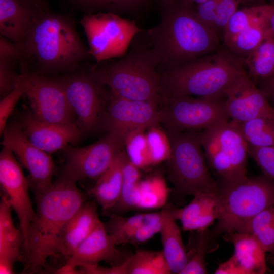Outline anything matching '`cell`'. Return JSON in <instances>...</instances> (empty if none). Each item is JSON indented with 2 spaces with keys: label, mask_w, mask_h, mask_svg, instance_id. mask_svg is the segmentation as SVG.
Instances as JSON below:
<instances>
[{
  "label": "cell",
  "mask_w": 274,
  "mask_h": 274,
  "mask_svg": "<svg viewBox=\"0 0 274 274\" xmlns=\"http://www.w3.org/2000/svg\"><path fill=\"white\" fill-rule=\"evenodd\" d=\"M219 1L206 0L195 6L196 12L199 19L213 30Z\"/></svg>",
  "instance_id": "f6af8a7d"
},
{
  "label": "cell",
  "mask_w": 274,
  "mask_h": 274,
  "mask_svg": "<svg viewBox=\"0 0 274 274\" xmlns=\"http://www.w3.org/2000/svg\"><path fill=\"white\" fill-rule=\"evenodd\" d=\"M100 222L96 203L94 201L85 202L65 228L60 254L69 258Z\"/></svg>",
  "instance_id": "7402d4cb"
},
{
  "label": "cell",
  "mask_w": 274,
  "mask_h": 274,
  "mask_svg": "<svg viewBox=\"0 0 274 274\" xmlns=\"http://www.w3.org/2000/svg\"><path fill=\"white\" fill-rule=\"evenodd\" d=\"M172 273L162 251L139 250L127 259L126 274Z\"/></svg>",
  "instance_id": "4dcf8cb0"
},
{
  "label": "cell",
  "mask_w": 274,
  "mask_h": 274,
  "mask_svg": "<svg viewBox=\"0 0 274 274\" xmlns=\"http://www.w3.org/2000/svg\"><path fill=\"white\" fill-rule=\"evenodd\" d=\"M270 6L261 17L224 45L242 58L248 56L270 35L267 17Z\"/></svg>",
  "instance_id": "83f0119b"
},
{
  "label": "cell",
  "mask_w": 274,
  "mask_h": 274,
  "mask_svg": "<svg viewBox=\"0 0 274 274\" xmlns=\"http://www.w3.org/2000/svg\"><path fill=\"white\" fill-rule=\"evenodd\" d=\"M24 95L23 87L19 79L18 75L14 89L0 102V134L3 135L7 125V120L22 95Z\"/></svg>",
  "instance_id": "ab89813d"
},
{
  "label": "cell",
  "mask_w": 274,
  "mask_h": 274,
  "mask_svg": "<svg viewBox=\"0 0 274 274\" xmlns=\"http://www.w3.org/2000/svg\"><path fill=\"white\" fill-rule=\"evenodd\" d=\"M267 6L257 5L238 9L230 18L225 28L223 37L224 44L261 17L265 13Z\"/></svg>",
  "instance_id": "836d02e7"
},
{
  "label": "cell",
  "mask_w": 274,
  "mask_h": 274,
  "mask_svg": "<svg viewBox=\"0 0 274 274\" xmlns=\"http://www.w3.org/2000/svg\"><path fill=\"white\" fill-rule=\"evenodd\" d=\"M164 219V211L162 209V216L152 221L148 222L139 228L133 234L128 244L138 245L150 239L154 235L160 233Z\"/></svg>",
  "instance_id": "7bdbcfd3"
},
{
  "label": "cell",
  "mask_w": 274,
  "mask_h": 274,
  "mask_svg": "<svg viewBox=\"0 0 274 274\" xmlns=\"http://www.w3.org/2000/svg\"><path fill=\"white\" fill-rule=\"evenodd\" d=\"M18 45L22 55L33 58L41 68L47 71L73 70L90 55L73 22L56 14L37 16Z\"/></svg>",
  "instance_id": "277c9868"
},
{
  "label": "cell",
  "mask_w": 274,
  "mask_h": 274,
  "mask_svg": "<svg viewBox=\"0 0 274 274\" xmlns=\"http://www.w3.org/2000/svg\"><path fill=\"white\" fill-rule=\"evenodd\" d=\"M270 260V263L272 265L273 267V269H274V258H271ZM273 273H274V270H273Z\"/></svg>",
  "instance_id": "11a10c76"
},
{
  "label": "cell",
  "mask_w": 274,
  "mask_h": 274,
  "mask_svg": "<svg viewBox=\"0 0 274 274\" xmlns=\"http://www.w3.org/2000/svg\"><path fill=\"white\" fill-rule=\"evenodd\" d=\"M168 195V189L159 177L141 180L139 187L138 209H152L163 207Z\"/></svg>",
  "instance_id": "d6a6232c"
},
{
  "label": "cell",
  "mask_w": 274,
  "mask_h": 274,
  "mask_svg": "<svg viewBox=\"0 0 274 274\" xmlns=\"http://www.w3.org/2000/svg\"><path fill=\"white\" fill-rule=\"evenodd\" d=\"M262 89L274 102V76L261 84Z\"/></svg>",
  "instance_id": "681fc988"
},
{
  "label": "cell",
  "mask_w": 274,
  "mask_h": 274,
  "mask_svg": "<svg viewBox=\"0 0 274 274\" xmlns=\"http://www.w3.org/2000/svg\"><path fill=\"white\" fill-rule=\"evenodd\" d=\"M76 266L68 261L66 263L55 271V273L59 274H79L81 273V270H78Z\"/></svg>",
  "instance_id": "f907efd6"
},
{
  "label": "cell",
  "mask_w": 274,
  "mask_h": 274,
  "mask_svg": "<svg viewBox=\"0 0 274 274\" xmlns=\"http://www.w3.org/2000/svg\"><path fill=\"white\" fill-rule=\"evenodd\" d=\"M261 1V0H244V3H249V2H254V1ZM270 1H274V0H270Z\"/></svg>",
  "instance_id": "db71d44e"
},
{
  "label": "cell",
  "mask_w": 274,
  "mask_h": 274,
  "mask_svg": "<svg viewBox=\"0 0 274 274\" xmlns=\"http://www.w3.org/2000/svg\"><path fill=\"white\" fill-rule=\"evenodd\" d=\"M248 76L243 58L225 45L216 52L161 74L164 98L189 96L224 101Z\"/></svg>",
  "instance_id": "3957f363"
},
{
  "label": "cell",
  "mask_w": 274,
  "mask_h": 274,
  "mask_svg": "<svg viewBox=\"0 0 274 274\" xmlns=\"http://www.w3.org/2000/svg\"><path fill=\"white\" fill-rule=\"evenodd\" d=\"M184 2H186L187 3H190L192 4H196L198 5L199 4H201L203 3V2L206 1V0H179Z\"/></svg>",
  "instance_id": "f5cc1de1"
},
{
  "label": "cell",
  "mask_w": 274,
  "mask_h": 274,
  "mask_svg": "<svg viewBox=\"0 0 274 274\" xmlns=\"http://www.w3.org/2000/svg\"><path fill=\"white\" fill-rule=\"evenodd\" d=\"M140 170L130 161L127 156L123 167V182L120 197L109 214H118L138 209L139 187L141 180Z\"/></svg>",
  "instance_id": "f546056e"
},
{
  "label": "cell",
  "mask_w": 274,
  "mask_h": 274,
  "mask_svg": "<svg viewBox=\"0 0 274 274\" xmlns=\"http://www.w3.org/2000/svg\"><path fill=\"white\" fill-rule=\"evenodd\" d=\"M164 219L160 232L165 260L172 273L180 274L188 260L181 230L167 206L163 209Z\"/></svg>",
  "instance_id": "484cf974"
},
{
  "label": "cell",
  "mask_w": 274,
  "mask_h": 274,
  "mask_svg": "<svg viewBox=\"0 0 274 274\" xmlns=\"http://www.w3.org/2000/svg\"><path fill=\"white\" fill-rule=\"evenodd\" d=\"M248 154L261 169L266 177L274 181V146H248Z\"/></svg>",
  "instance_id": "f35d334b"
},
{
  "label": "cell",
  "mask_w": 274,
  "mask_h": 274,
  "mask_svg": "<svg viewBox=\"0 0 274 274\" xmlns=\"http://www.w3.org/2000/svg\"><path fill=\"white\" fill-rule=\"evenodd\" d=\"M12 209L5 196L0 203V269L6 273L13 271L14 264L21 260L20 250L23 248V238L20 229L14 225Z\"/></svg>",
  "instance_id": "44dd1931"
},
{
  "label": "cell",
  "mask_w": 274,
  "mask_h": 274,
  "mask_svg": "<svg viewBox=\"0 0 274 274\" xmlns=\"http://www.w3.org/2000/svg\"><path fill=\"white\" fill-rule=\"evenodd\" d=\"M36 210L23 248V272H41L47 260L60 254L63 233L85 202L76 182L61 175L45 191L35 195Z\"/></svg>",
  "instance_id": "6da1fadb"
},
{
  "label": "cell",
  "mask_w": 274,
  "mask_h": 274,
  "mask_svg": "<svg viewBox=\"0 0 274 274\" xmlns=\"http://www.w3.org/2000/svg\"><path fill=\"white\" fill-rule=\"evenodd\" d=\"M80 23L88 40L90 54L97 63L123 56L141 31L135 21L110 12L87 15Z\"/></svg>",
  "instance_id": "9c48e42d"
},
{
  "label": "cell",
  "mask_w": 274,
  "mask_h": 274,
  "mask_svg": "<svg viewBox=\"0 0 274 274\" xmlns=\"http://www.w3.org/2000/svg\"><path fill=\"white\" fill-rule=\"evenodd\" d=\"M273 206H274V202H273Z\"/></svg>",
  "instance_id": "6f0895ef"
},
{
  "label": "cell",
  "mask_w": 274,
  "mask_h": 274,
  "mask_svg": "<svg viewBox=\"0 0 274 274\" xmlns=\"http://www.w3.org/2000/svg\"><path fill=\"white\" fill-rule=\"evenodd\" d=\"M244 60L247 74L256 85L274 76V38L268 36Z\"/></svg>",
  "instance_id": "4316f807"
},
{
  "label": "cell",
  "mask_w": 274,
  "mask_h": 274,
  "mask_svg": "<svg viewBox=\"0 0 274 274\" xmlns=\"http://www.w3.org/2000/svg\"><path fill=\"white\" fill-rule=\"evenodd\" d=\"M274 223V206L261 211L253 217L240 232L254 235L265 227Z\"/></svg>",
  "instance_id": "b9f144b4"
},
{
  "label": "cell",
  "mask_w": 274,
  "mask_h": 274,
  "mask_svg": "<svg viewBox=\"0 0 274 274\" xmlns=\"http://www.w3.org/2000/svg\"><path fill=\"white\" fill-rule=\"evenodd\" d=\"M161 121L166 131H201L228 121L224 101L189 96L164 98Z\"/></svg>",
  "instance_id": "30bf717a"
},
{
  "label": "cell",
  "mask_w": 274,
  "mask_h": 274,
  "mask_svg": "<svg viewBox=\"0 0 274 274\" xmlns=\"http://www.w3.org/2000/svg\"><path fill=\"white\" fill-rule=\"evenodd\" d=\"M68 103L76 117V123L83 133L102 126L111 95L106 87L91 71L72 75L61 79Z\"/></svg>",
  "instance_id": "8fae6325"
},
{
  "label": "cell",
  "mask_w": 274,
  "mask_h": 274,
  "mask_svg": "<svg viewBox=\"0 0 274 274\" xmlns=\"http://www.w3.org/2000/svg\"><path fill=\"white\" fill-rule=\"evenodd\" d=\"M145 131H138L131 134L125 143L126 153L128 159L140 169L154 165Z\"/></svg>",
  "instance_id": "8d00e7d4"
},
{
  "label": "cell",
  "mask_w": 274,
  "mask_h": 274,
  "mask_svg": "<svg viewBox=\"0 0 274 274\" xmlns=\"http://www.w3.org/2000/svg\"><path fill=\"white\" fill-rule=\"evenodd\" d=\"M268 97L247 76L228 92L224 101L227 116L237 122L259 117L274 119V108Z\"/></svg>",
  "instance_id": "e0dca14e"
},
{
  "label": "cell",
  "mask_w": 274,
  "mask_h": 274,
  "mask_svg": "<svg viewBox=\"0 0 274 274\" xmlns=\"http://www.w3.org/2000/svg\"><path fill=\"white\" fill-rule=\"evenodd\" d=\"M161 121V109L158 104L127 99L111 93L102 126L125 143L131 134L145 131Z\"/></svg>",
  "instance_id": "9a60e30c"
},
{
  "label": "cell",
  "mask_w": 274,
  "mask_h": 274,
  "mask_svg": "<svg viewBox=\"0 0 274 274\" xmlns=\"http://www.w3.org/2000/svg\"><path fill=\"white\" fill-rule=\"evenodd\" d=\"M236 122L248 146L256 147L274 146V119L259 117Z\"/></svg>",
  "instance_id": "1f68e13d"
},
{
  "label": "cell",
  "mask_w": 274,
  "mask_h": 274,
  "mask_svg": "<svg viewBox=\"0 0 274 274\" xmlns=\"http://www.w3.org/2000/svg\"><path fill=\"white\" fill-rule=\"evenodd\" d=\"M117 246L113 237L108 233L105 224L101 221L67 261L81 268L97 265L101 261L112 266L119 265L129 256L124 258Z\"/></svg>",
  "instance_id": "d6986e66"
},
{
  "label": "cell",
  "mask_w": 274,
  "mask_h": 274,
  "mask_svg": "<svg viewBox=\"0 0 274 274\" xmlns=\"http://www.w3.org/2000/svg\"><path fill=\"white\" fill-rule=\"evenodd\" d=\"M253 236L263 249L274 254V223L265 227Z\"/></svg>",
  "instance_id": "7dc6e473"
},
{
  "label": "cell",
  "mask_w": 274,
  "mask_h": 274,
  "mask_svg": "<svg viewBox=\"0 0 274 274\" xmlns=\"http://www.w3.org/2000/svg\"><path fill=\"white\" fill-rule=\"evenodd\" d=\"M18 123L29 141L49 154L79 141L83 134L76 123L59 124L42 121L31 111L24 113Z\"/></svg>",
  "instance_id": "ac0fdd59"
},
{
  "label": "cell",
  "mask_w": 274,
  "mask_h": 274,
  "mask_svg": "<svg viewBox=\"0 0 274 274\" xmlns=\"http://www.w3.org/2000/svg\"><path fill=\"white\" fill-rule=\"evenodd\" d=\"M37 17L21 0H0L1 35L21 44Z\"/></svg>",
  "instance_id": "603a6c76"
},
{
  "label": "cell",
  "mask_w": 274,
  "mask_h": 274,
  "mask_svg": "<svg viewBox=\"0 0 274 274\" xmlns=\"http://www.w3.org/2000/svg\"><path fill=\"white\" fill-rule=\"evenodd\" d=\"M2 135L3 146L11 150L28 172L30 187L35 195L50 187L55 167L50 154L33 145L18 122L8 124Z\"/></svg>",
  "instance_id": "5bb4252c"
},
{
  "label": "cell",
  "mask_w": 274,
  "mask_h": 274,
  "mask_svg": "<svg viewBox=\"0 0 274 274\" xmlns=\"http://www.w3.org/2000/svg\"><path fill=\"white\" fill-rule=\"evenodd\" d=\"M244 0H220L213 30L219 39L223 37L224 30L229 19L238 10Z\"/></svg>",
  "instance_id": "60d3db41"
},
{
  "label": "cell",
  "mask_w": 274,
  "mask_h": 274,
  "mask_svg": "<svg viewBox=\"0 0 274 274\" xmlns=\"http://www.w3.org/2000/svg\"><path fill=\"white\" fill-rule=\"evenodd\" d=\"M210 232L209 228L197 231L195 246L188 252V260L180 274L208 273L206 254L209 252Z\"/></svg>",
  "instance_id": "e575fe53"
},
{
  "label": "cell",
  "mask_w": 274,
  "mask_h": 274,
  "mask_svg": "<svg viewBox=\"0 0 274 274\" xmlns=\"http://www.w3.org/2000/svg\"><path fill=\"white\" fill-rule=\"evenodd\" d=\"M133 40L130 50L120 59L91 71L112 95L159 105L164 98L159 58L150 45Z\"/></svg>",
  "instance_id": "5b68a950"
},
{
  "label": "cell",
  "mask_w": 274,
  "mask_h": 274,
  "mask_svg": "<svg viewBox=\"0 0 274 274\" xmlns=\"http://www.w3.org/2000/svg\"><path fill=\"white\" fill-rule=\"evenodd\" d=\"M268 22L271 37L274 38V5H270L268 13Z\"/></svg>",
  "instance_id": "816d5d0a"
},
{
  "label": "cell",
  "mask_w": 274,
  "mask_h": 274,
  "mask_svg": "<svg viewBox=\"0 0 274 274\" xmlns=\"http://www.w3.org/2000/svg\"><path fill=\"white\" fill-rule=\"evenodd\" d=\"M171 153L166 161L168 178L174 186V196L218 194L219 184L211 176L203 152L201 131H166Z\"/></svg>",
  "instance_id": "52a82bcc"
},
{
  "label": "cell",
  "mask_w": 274,
  "mask_h": 274,
  "mask_svg": "<svg viewBox=\"0 0 274 274\" xmlns=\"http://www.w3.org/2000/svg\"><path fill=\"white\" fill-rule=\"evenodd\" d=\"M220 215L210 232L211 249L222 234L240 232L258 213L274 202V181L267 177L247 176L226 180L219 185Z\"/></svg>",
  "instance_id": "8992f818"
},
{
  "label": "cell",
  "mask_w": 274,
  "mask_h": 274,
  "mask_svg": "<svg viewBox=\"0 0 274 274\" xmlns=\"http://www.w3.org/2000/svg\"><path fill=\"white\" fill-rule=\"evenodd\" d=\"M28 98L31 112L38 119L54 123H76L61 79L23 71L18 75Z\"/></svg>",
  "instance_id": "7c38bea8"
},
{
  "label": "cell",
  "mask_w": 274,
  "mask_h": 274,
  "mask_svg": "<svg viewBox=\"0 0 274 274\" xmlns=\"http://www.w3.org/2000/svg\"><path fill=\"white\" fill-rule=\"evenodd\" d=\"M161 5L160 22L147 31L158 70L169 71L220 48V39L199 19L195 5L179 0Z\"/></svg>",
  "instance_id": "7a4b0ae2"
},
{
  "label": "cell",
  "mask_w": 274,
  "mask_h": 274,
  "mask_svg": "<svg viewBox=\"0 0 274 274\" xmlns=\"http://www.w3.org/2000/svg\"><path fill=\"white\" fill-rule=\"evenodd\" d=\"M174 0H160L161 3H167Z\"/></svg>",
  "instance_id": "9f6ffc18"
},
{
  "label": "cell",
  "mask_w": 274,
  "mask_h": 274,
  "mask_svg": "<svg viewBox=\"0 0 274 274\" xmlns=\"http://www.w3.org/2000/svg\"><path fill=\"white\" fill-rule=\"evenodd\" d=\"M183 208L167 206L171 215L180 222L184 231H200L208 229L220 215L218 194H202Z\"/></svg>",
  "instance_id": "ffe728a7"
},
{
  "label": "cell",
  "mask_w": 274,
  "mask_h": 274,
  "mask_svg": "<svg viewBox=\"0 0 274 274\" xmlns=\"http://www.w3.org/2000/svg\"><path fill=\"white\" fill-rule=\"evenodd\" d=\"M216 274H243L234 259L230 257L227 261L219 265L215 271Z\"/></svg>",
  "instance_id": "c3c4849f"
},
{
  "label": "cell",
  "mask_w": 274,
  "mask_h": 274,
  "mask_svg": "<svg viewBox=\"0 0 274 274\" xmlns=\"http://www.w3.org/2000/svg\"><path fill=\"white\" fill-rule=\"evenodd\" d=\"M126 157V153L123 150L88 191V195L95 200L106 213H110L119 199Z\"/></svg>",
  "instance_id": "d4e9b609"
},
{
  "label": "cell",
  "mask_w": 274,
  "mask_h": 274,
  "mask_svg": "<svg viewBox=\"0 0 274 274\" xmlns=\"http://www.w3.org/2000/svg\"><path fill=\"white\" fill-rule=\"evenodd\" d=\"M162 210L159 212L136 214L130 217H123L111 214L108 221L104 223L108 233L114 238L117 245L128 244L136 230L143 225L160 218Z\"/></svg>",
  "instance_id": "f1b7e54d"
},
{
  "label": "cell",
  "mask_w": 274,
  "mask_h": 274,
  "mask_svg": "<svg viewBox=\"0 0 274 274\" xmlns=\"http://www.w3.org/2000/svg\"><path fill=\"white\" fill-rule=\"evenodd\" d=\"M0 183L4 196L18 218L24 248L35 215L29 194L30 184L14 154L5 146L0 153Z\"/></svg>",
  "instance_id": "2e32d148"
},
{
  "label": "cell",
  "mask_w": 274,
  "mask_h": 274,
  "mask_svg": "<svg viewBox=\"0 0 274 274\" xmlns=\"http://www.w3.org/2000/svg\"><path fill=\"white\" fill-rule=\"evenodd\" d=\"M125 142L117 135L108 134L83 147L68 146L64 150L65 163L62 176L75 182L97 180L124 150Z\"/></svg>",
  "instance_id": "4fadbf2b"
},
{
  "label": "cell",
  "mask_w": 274,
  "mask_h": 274,
  "mask_svg": "<svg viewBox=\"0 0 274 274\" xmlns=\"http://www.w3.org/2000/svg\"><path fill=\"white\" fill-rule=\"evenodd\" d=\"M12 60L0 59V94L3 97L14 88L18 75L12 66Z\"/></svg>",
  "instance_id": "ee69618b"
},
{
  "label": "cell",
  "mask_w": 274,
  "mask_h": 274,
  "mask_svg": "<svg viewBox=\"0 0 274 274\" xmlns=\"http://www.w3.org/2000/svg\"><path fill=\"white\" fill-rule=\"evenodd\" d=\"M91 11H100L118 15L133 14L143 10L149 0H77Z\"/></svg>",
  "instance_id": "d590c367"
},
{
  "label": "cell",
  "mask_w": 274,
  "mask_h": 274,
  "mask_svg": "<svg viewBox=\"0 0 274 274\" xmlns=\"http://www.w3.org/2000/svg\"><path fill=\"white\" fill-rule=\"evenodd\" d=\"M147 130L146 137L153 165L166 161L171 153V144L167 132L158 125Z\"/></svg>",
  "instance_id": "74e56055"
},
{
  "label": "cell",
  "mask_w": 274,
  "mask_h": 274,
  "mask_svg": "<svg viewBox=\"0 0 274 274\" xmlns=\"http://www.w3.org/2000/svg\"><path fill=\"white\" fill-rule=\"evenodd\" d=\"M206 158L224 180L247 177L248 145L234 121L217 124L200 132Z\"/></svg>",
  "instance_id": "ba28073f"
},
{
  "label": "cell",
  "mask_w": 274,
  "mask_h": 274,
  "mask_svg": "<svg viewBox=\"0 0 274 274\" xmlns=\"http://www.w3.org/2000/svg\"><path fill=\"white\" fill-rule=\"evenodd\" d=\"M226 241L232 243L234 252L232 258L243 274H263L267 271L265 251L252 235L238 232L224 234Z\"/></svg>",
  "instance_id": "cb8c5ba5"
},
{
  "label": "cell",
  "mask_w": 274,
  "mask_h": 274,
  "mask_svg": "<svg viewBox=\"0 0 274 274\" xmlns=\"http://www.w3.org/2000/svg\"><path fill=\"white\" fill-rule=\"evenodd\" d=\"M1 35L0 59L14 60L22 57V53L19 45Z\"/></svg>",
  "instance_id": "bcb514c9"
}]
</instances>
